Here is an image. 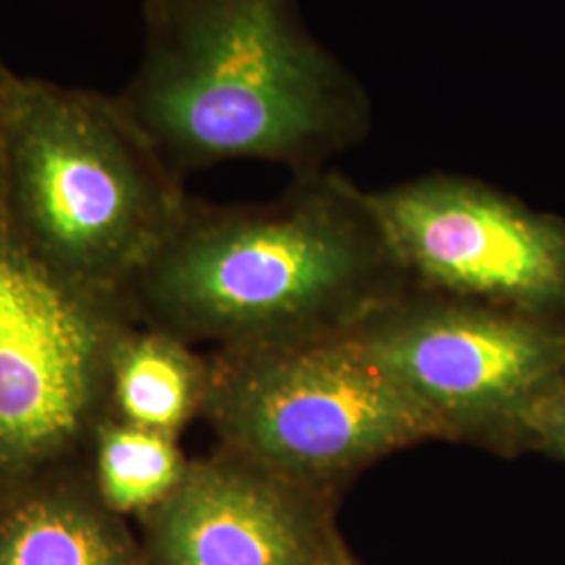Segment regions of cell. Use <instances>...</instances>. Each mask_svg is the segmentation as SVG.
<instances>
[{"mask_svg":"<svg viewBox=\"0 0 565 565\" xmlns=\"http://www.w3.org/2000/svg\"><path fill=\"white\" fill-rule=\"evenodd\" d=\"M408 287L366 191L315 170L270 202L189 198L128 300L142 321L224 350L352 335Z\"/></svg>","mask_w":565,"mask_h":565,"instance_id":"obj_1","label":"cell"},{"mask_svg":"<svg viewBox=\"0 0 565 565\" xmlns=\"http://www.w3.org/2000/svg\"><path fill=\"white\" fill-rule=\"evenodd\" d=\"M116 97L181 181L233 160L324 170L373 126L300 0H145L139 67Z\"/></svg>","mask_w":565,"mask_h":565,"instance_id":"obj_2","label":"cell"},{"mask_svg":"<svg viewBox=\"0 0 565 565\" xmlns=\"http://www.w3.org/2000/svg\"><path fill=\"white\" fill-rule=\"evenodd\" d=\"M2 218L63 277L128 298L189 195L116 95L0 74Z\"/></svg>","mask_w":565,"mask_h":565,"instance_id":"obj_3","label":"cell"},{"mask_svg":"<svg viewBox=\"0 0 565 565\" xmlns=\"http://www.w3.org/2000/svg\"><path fill=\"white\" fill-rule=\"evenodd\" d=\"M203 419L224 450L329 497L398 450L446 440L350 335L214 350Z\"/></svg>","mask_w":565,"mask_h":565,"instance_id":"obj_4","label":"cell"},{"mask_svg":"<svg viewBox=\"0 0 565 565\" xmlns=\"http://www.w3.org/2000/svg\"><path fill=\"white\" fill-rule=\"evenodd\" d=\"M137 317L124 296L49 268L0 218V492L86 467L109 354Z\"/></svg>","mask_w":565,"mask_h":565,"instance_id":"obj_5","label":"cell"},{"mask_svg":"<svg viewBox=\"0 0 565 565\" xmlns=\"http://www.w3.org/2000/svg\"><path fill=\"white\" fill-rule=\"evenodd\" d=\"M446 440L522 452L530 408L565 382V324L408 287L350 335Z\"/></svg>","mask_w":565,"mask_h":565,"instance_id":"obj_6","label":"cell"},{"mask_svg":"<svg viewBox=\"0 0 565 565\" xmlns=\"http://www.w3.org/2000/svg\"><path fill=\"white\" fill-rule=\"evenodd\" d=\"M413 289L565 324V218L434 172L366 191Z\"/></svg>","mask_w":565,"mask_h":565,"instance_id":"obj_7","label":"cell"},{"mask_svg":"<svg viewBox=\"0 0 565 565\" xmlns=\"http://www.w3.org/2000/svg\"><path fill=\"white\" fill-rule=\"evenodd\" d=\"M333 497L294 484L221 448L191 461L147 518L156 565H310L329 546Z\"/></svg>","mask_w":565,"mask_h":565,"instance_id":"obj_8","label":"cell"},{"mask_svg":"<svg viewBox=\"0 0 565 565\" xmlns=\"http://www.w3.org/2000/svg\"><path fill=\"white\" fill-rule=\"evenodd\" d=\"M0 565H142L86 469L0 492Z\"/></svg>","mask_w":565,"mask_h":565,"instance_id":"obj_9","label":"cell"},{"mask_svg":"<svg viewBox=\"0 0 565 565\" xmlns=\"http://www.w3.org/2000/svg\"><path fill=\"white\" fill-rule=\"evenodd\" d=\"M207 392L210 356L139 315L124 324L109 354V417L181 436L203 417Z\"/></svg>","mask_w":565,"mask_h":565,"instance_id":"obj_10","label":"cell"},{"mask_svg":"<svg viewBox=\"0 0 565 565\" xmlns=\"http://www.w3.org/2000/svg\"><path fill=\"white\" fill-rule=\"evenodd\" d=\"M191 459L179 436L105 417L93 434L86 476L116 515H149L181 486Z\"/></svg>","mask_w":565,"mask_h":565,"instance_id":"obj_11","label":"cell"},{"mask_svg":"<svg viewBox=\"0 0 565 565\" xmlns=\"http://www.w3.org/2000/svg\"><path fill=\"white\" fill-rule=\"evenodd\" d=\"M522 452H543L565 463V382L530 408L522 431Z\"/></svg>","mask_w":565,"mask_h":565,"instance_id":"obj_12","label":"cell"},{"mask_svg":"<svg viewBox=\"0 0 565 565\" xmlns=\"http://www.w3.org/2000/svg\"><path fill=\"white\" fill-rule=\"evenodd\" d=\"M310 565H354L342 551H338V546H329L324 553H321Z\"/></svg>","mask_w":565,"mask_h":565,"instance_id":"obj_13","label":"cell"},{"mask_svg":"<svg viewBox=\"0 0 565 565\" xmlns=\"http://www.w3.org/2000/svg\"><path fill=\"white\" fill-rule=\"evenodd\" d=\"M4 63L0 61V74H2ZM0 218H2V160H0Z\"/></svg>","mask_w":565,"mask_h":565,"instance_id":"obj_14","label":"cell"}]
</instances>
